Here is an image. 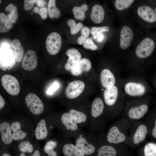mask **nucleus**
<instances>
[{"mask_svg": "<svg viewBox=\"0 0 156 156\" xmlns=\"http://www.w3.org/2000/svg\"><path fill=\"white\" fill-rule=\"evenodd\" d=\"M68 113L74 122L80 127H84L89 124L90 117L82 111L72 108Z\"/></svg>", "mask_w": 156, "mask_h": 156, "instance_id": "9b49d317", "label": "nucleus"}, {"mask_svg": "<svg viewBox=\"0 0 156 156\" xmlns=\"http://www.w3.org/2000/svg\"><path fill=\"white\" fill-rule=\"evenodd\" d=\"M13 27L12 23L9 18L3 13H0V32L9 31Z\"/></svg>", "mask_w": 156, "mask_h": 156, "instance_id": "bb28decb", "label": "nucleus"}, {"mask_svg": "<svg viewBox=\"0 0 156 156\" xmlns=\"http://www.w3.org/2000/svg\"><path fill=\"white\" fill-rule=\"evenodd\" d=\"M83 47L86 49L94 51L96 50L97 47L93 42L92 40L90 38H88L84 42Z\"/></svg>", "mask_w": 156, "mask_h": 156, "instance_id": "58836bf2", "label": "nucleus"}, {"mask_svg": "<svg viewBox=\"0 0 156 156\" xmlns=\"http://www.w3.org/2000/svg\"><path fill=\"white\" fill-rule=\"evenodd\" d=\"M1 80L2 86L9 94L15 96L19 94L20 85L16 77L10 75L5 74L2 76Z\"/></svg>", "mask_w": 156, "mask_h": 156, "instance_id": "39448f33", "label": "nucleus"}, {"mask_svg": "<svg viewBox=\"0 0 156 156\" xmlns=\"http://www.w3.org/2000/svg\"><path fill=\"white\" fill-rule=\"evenodd\" d=\"M12 131L15 132L21 130V124L18 122L16 121L13 122L11 126Z\"/></svg>", "mask_w": 156, "mask_h": 156, "instance_id": "c03bdc74", "label": "nucleus"}, {"mask_svg": "<svg viewBox=\"0 0 156 156\" xmlns=\"http://www.w3.org/2000/svg\"><path fill=\"white\" fill-rule=\"evenodd\" d=\"M62 151L65 156H85L83 151L72 142L66 143L63 146Z\"/></svg>", "mask_w": 156, "mask_h": 156, "instance_id": "412c9836", "label": "nucleus"}, {"mask_svg": "<svg viewBox=\"0 0 156 156\" xmlns=\"http://www.w3.org/2000/svg\"><path fill=\"white\" fill-rule=\"evenodd\" d=\"M155 12H156V8H155Z\"/></svg>", "mask_w": 156, "mask_h": 156, "instance_id": "5fc2aeb1", "label": "nucleus"}, {"mask_svg": "<svg viewBox=\"0 0 156 156\" xmlns=\"http://www.w3.org/2000/svg\"><path fill=\"white\" fill-rule=\"evenodd\" d=\"M90 33V30L88 27L86 26L83 27L81 30V36L77 38V43L79 45H81L83 43L89 35Z\"/></svg>", "mask_w": 156, "mask_h": 156, "instance_id": "c9c22d12", "label": "nucleus"}, {"mask_svg": "<svg viewBox=\"0 0 156 156\" xmlns=\"http://www.w3.org/2000/svg\"><path fill=\"white\" fill-rule=\"evenodd\" d=\"M125 90L128 94L136 96L144 94L146 92V89L145 86L141 83L130 82L126 84Z\"/></svg>", "mask_w": 156, "mask_h": 156, "instance_id": "2eb2a0df", "label": "nucleus"}, {"mask_svg": "<svg viewBox=\"0 0 156 156\" xmlns=\"http://www.w3.org/2000/svg\"><path fill=\"white\" fill-rule=\"evenodd\" d=\"M57 145V142L53 140L47 141L44 147L45 152L48 154V156H57V153L55 151V148Z\"/></svg>", "mask_w": 156, "mask_h": 156, "instance_id": "7c9ffc66", "label": "nucleus"}, {"mask_svg": "<svg viewBox=\"0 0 156 156\" xmlns=\"http://www.w3.org/2000/svg\"><path fill=\"white\" fill-rule=\"evenodd\" d=\"M151 134L152 136L156 139V117L154 119V125L152 129Z\"/></svg>", "mask_w": 156, "mask_h": 156, "instance_id": "a18cd8bd", "label": "nucleus"}, {"mask_svg": "<svg viewBox=\"0 0 156 156\" xmlns=\"http://www.w3.org/2000/svg\"><path fill=\"white\" fill-rule=\"evenodd\" d=\"M100 81L102 86L106 88L114 85L116 82L114 75L107 69H105L101 71Z\"/></svg>", "mask_w": 156, "mask_h": 156, "instance_id": "aec40b11", "label": "nucleus"}, {"mask_svg": "<svg viewBox=\"0 0 156 156\" xmlns=\"http://www.w3.org/2000/svg\"><path fill=\"white\" fill-rule=\"evenodd\" d=\"M118 89L115 85L106 88L103 93L105 103L108 106H112L115 103L118 96Z\"/></svg>", "mask_w": 156, "mask_h": 156, "instance_id": "a211bd4d", "label": "nucleus"}, {"mask_svg": "<svg viewBox=\"0 0 156 156\" xmlns=\"http://www.w3.org/2000/svg\"><path fill=\"white\" fill-rule=\"evenodd\" d=\"M48 135V131L45 120L41 119L38 123L35 131V135L38 140L45 138Z\"/></svg>", "mask_w": 156, "mask_h": 156, "instance_id": "a878e982", "label": "nucleus"}, {"mask_svg": "<svg viewBox=\"0 0 156 156\" xmlns=\"http://www.w3.org/2000/svg\"><path fill=\"white\" fill-rule=\"evenodd\" d=\"M88 8V6L86 4H83L80 7L74 6L72 11L75 18L76 20H83L85 17V12Z\"/></svg>", "mask_w": 156, "mask_h": 156, "instance_id": "c756f323", "label": "nucleus"}, {"mask_svg": "<svg viewBox=\"0 0 156 156\" xmlns=\"http://www.w3.org/2000/svg\"><path fill=\"white\" fill-rule=\"evenodd\" d=\"M38 59L35 51L31 50H28L23 59L22 66L25 70L32 71L36 67Z\"/></svg>", "mask_w": 156, "mask_h": 156, "instance_id": "9d476101", "label": "nucleus"}, {"mask_svg": "<svg viewBox=\"0 0 156 156\" xmlns=\"http://www.w3.org/2000/svg\"><path fill=\"white\" fill-rule=\"evenodd\" d=\"M117 154L116 149L113 146L104 145L98 148L97 156H116Z\"/></svg>", "mask_w": 156, "mask_h": 156, "instance_id": "cd10ccee", "label": "nucleus"}, {"mask_svg": "<svg viewBox=\"0 0 156 156\" xmlns=\"http://www.w3.org/2000/svg\"><path fill=\"white\" fill-rule=\"evenodd\" d=\"M5 104V101L2 97L0 95V109H2Z\"/></svg>", "mask_w": 156, "mask_h": 156, "instance_id": "de8ad7c7", "label": "nucleus"}, {"mask_svg": "<svg viewBox=\"0 0 156 156\" xmlns=\"http://www.w3.org/2000/svg\"><path fill=\"white\" fill-rule=\"evenodd\" d=\"M1 156H11L10 155L7 153H4Z\"/></svg>", "mask_w": 156, "mask_h": 156, "instance_id": "3c124183", "label": "nucleus"}, {"mask_svg": "<svg viewBox=\"0 0 156 156\" xmlns=\"http://www.w3.org/2000/svg\"><path fill=\"white\" fill-rule=\"evenodd\" d=\"M133 38V33L131 28L127 26H124L122 28L120 40V45L123 49H127L130 45Z\"/></svg>", "mask_w": 156, "mask_h": 156, "instance_id": "ddd939ff", "label": "nucleus"}, {"mask_svg": "<svg viewBox=\"0 0 156 156\" xmlns=\"http://www.w3.org/2000/svg\"><path fill=\"white\" fill-rule=\"evenodd\" d=\"M137 13L140 18L147 22L153 23L156 21V12L148 6H139L138 8Z\"/></svg>", "mask_w": 156, "mask_h": 156, "instance_id": "f8f14e48", "label": "nucleus"}, {"mask_svg": "<svg viewBox=\"0 0 156 156\" xmlns=\"http://www.w3.org/2000/svg\"><path fill=\"white\" fill-rule=\"evenodd\" d=\"M103 38V36L102 34H100L99 36L98 40L99 42L101 41Z\"/></svg>", "mask_w": 156, "mask_h": 156, "instance_id": "8fccbe9b", "label": "nucleus"}, {"mask_svg": "<svg viewBox=\"0 0 156 156\" xmlns=\"http://www.w3.org/2000/svg\"><path fill=\"white\" fill-rule=\"evenodd\" d=\"M26 104L30 111L35 115L42 114L44 109L43 104L40 99L36 94L30 93L25 99Z\"/></svg>", "mask_w": 156, "mask_h": 156, "instance_id": "6e6552de", "label": "nucleus"}, {"mask_svg": "<svg viewBox=\"0 0 156 156\" xmlns=\"http://www.w3.org/2000/svg\"><path fill=\"white\" fill-rule=\"evenodd\" d=\"M34 12L39 14L42 19L44 20L47 17V9L45 7L39 8L37 7H35L34 9Z\"/></svg>", "mask_w": 156, "mask_h": 156, "instance_id": "ea45409f", "label": "nucleus"}, {"mask_svg": "<svg viewBox=\"0 0 156 156\" xmlns=\"http://www.w3.org/2000/svg\"><path fill=\"white\" fill-rule=\"evenodd\" d=\"M32 156H40V151L38 150H35Z\"/></svg>", "mask_w": 156, "mask_h": 156, "instance_id": "09e8293b", "label": "nucleus"}, {"mask_svg": "<svg viewBox=\"0 0 156 156\" xmlns=\"http://www.w3.org/2000/svg\"><path fill=\"white\" fill-rule=\"evenodd\" d=\"M5 10L7 11L10 12L8 14V18L12 23H15L18 17V14L17 12V7L11 3L6 7Z\"/></svg>", "mask_w": 156, "mask_h": 156, "instance_id": "2f4dec72", "label": "nucleus"}, {"mask_svg": "<svg viewBox=\"0 0 156 156\" xmlns=\"http://www.w3.org/2000/svg\"><path fill=\"white\" fill-rule=\"evenodd\" d=\"M68 25L70 27V32L72 35L77 34L83 27V25L81 23H77L75 20L70 19L67 22Z\"/></svg>", "mask_w": 156, "mask_h": 156, "instance_id": "473e14b6", "label": "nucleus"}, {"mask_svg": "<svg viewBox=\"0 0 156 156\" xmlns=\"http://www.w3.org/2000/svg\"><path fill=\"white\" fill-rule=\"evenodd\" d=\"M144 156H156V143H147L144 147Z\"/></svg>", "mask_w": 156, "mask_h": 156, "instance_id": "72a5a7b5", "label": "nucleus"}, {"mask_svg": "<svg viewBox=\"0 0 156 156\" xmlns=\"http://www.w3.org/2000/svg\"><path fill=\"white\" fill-rule=\"evenodd\" d=\"M36 0H25L24 1V8L26 11L31 10L34 6Z\"/></svg>", "mask_w": 156, "mask_h": 156, "instance_id": "79ce46f5", "label": "nucleus"}, {"mask_svg": "<svg viewBox=\"0 0 156 156\" xmlns=\"http://www.w3.org/2000/svg\"><path fill=\"white\" fill-rule=\"evenodd\" d=\"M109 30L108 26H105L102 27H94L91 29V33L94 38H96L102 32L107 31Z\"/></svg>", "mask_w": 156, "mask_h": 156, "instance_id": "e433bc0d", "label": "nucleus"}, {"mask_svg": "<svg viewBox=\"0 0 156 156\" xmlns=\"http://www.w3.org/2000/svg\"><path fill=\"white\" fill-rule=\"evenodd\" d=\"M26 133L21 130L14 132L12 134V138L15 140H20L23 139L26 136Z\"/></svg>", "mask_w": 156, "mask_h": 156, "instance_id": "a19ab883", "label": "nucleus"}, {"mask_svg": "<svg viewBox=\"0 0 156 156\" xmlns=\"http://www.w3.org/2000/svg\"><path fill=\"white\" fill-rule=\"evenodd\" d=\"M66 54L68 57L64 68L67 70L70 71L74 66L78 62L81 58V55L78 51L75 48L68 49Z\"/></svg>", "mask_w": 156, "mask_h": 156, "instance_id": "4468645a", "label": "nucleus"}, {"mask_svg": "<svg viewBox=\"0 0 156 156\" xmlns=\"http://www.w3.org/2000/svg\"><path fill=\"white\" fill-rule=\"evenodd\" d=\"M60 85L58 83L54 82L49 88L46 92L49 95H51L59 87Z\"/></svg>", "mask_w": 156, "mask_h": 156, "instance_id": "37998d69", "label": "nucleus"}, {"mask_svg": "<svg viewBox=\"0 0 156 156\" xmlns=\"http://www.w3.org/2000/svg\"><path fill=\"white\" fill-rule=\"evenodd\" d=\"M85 87V83L81 81H72L69 83L65 89V96L69 99H75L82 92Z\"/></svg>", "mask_w": 156, "mask_h": 156, "instance_id": "1a4fd4ad", "label": "nucleus"}, {"mask_svg": "<svg viewBox=\"0 0 156 156\" xmlns=\"http://www.w3.org/2000/svg\"><path fill=\"white\" fill-rule=\"evenodd\" d=\"M60 120L67 137L74 138L82 131L80 127L73 120L68 112L63 113Z\"/></svg>", "mask_w": 156, "mask_h": 156, "instance_id": "20e7f679", "label": "nucleus"}, {"mask_svg": "<svg viewBox=\"0 0 156 156\" xmlns=\"http://www.w3.org/2000/svg\"><path fill=\"white\" fill-rule=\"evenodd\" d=\"M155 47L153 40L149 38H146L137 47L135 51L136 55L140 58L147 57L151 54Z\"/></svg>", "mask_w": 156, "mask_h": 156, "instance_id": "0eeeda50", "label": "nucleus"}, {"mask_svg": "<svg viewBox=\"0 0 156 156\" xmlns=\"http://www.w3.org/2000/svg\"><path fill=\"white\" fill-rule=\"evenodd\" d=\"M74 139L75 145L85 155H92L95 152L97 143L94 134L82 131Z\"/></svg>", "mask_w": 156, "mask_h": 156, "instance_id": "f257e3e1", "label": "nucleus"}, {"mask_svg": "<svg viewBox=\"0 0 156 156\" xmlns=\"http://www.w3.org/2000/svg\"><path fill=\"white\" fill-rule=\"evenodd\" d=\"M35 3L38 6L41 8L44 7L46 4V1L43 0H36Z\"/></svg>", "mask_w": 156, "mask_h": 156, "instance_id": "49530a36", "label": "nucleus"}, {"mask_svg": "<svg viewBox=\"0 0 156 156\" xmlns=\"http://www.w3.org/2000/svg\"><path fill=\"white\" fill-rule=\"evenodd\" d=\"M148 132V129L144 125H139L137 128L133 137L134 144H137L143 141L145 139Z\"/></svg>", "mask_w": 156, "mask_h": 156, "instance_id": "393cba45", "label": "nucleus"}, {"mask_svg": "<svg viewBox=\"0 0 156 156\" xmlns=\"http://www.w3.org/2000/svg\"><path fill=\"white\" fill-rule=\"evenodd\" d=\"M105 16V11L100 5L96 4L92 7L90 17L92 20L96 24H99L103 20Z\"/></svg>", "mask_w": 156, "mask_h": 156, "instance_id": "5701e85b", "label": "nucleus"}, {"mask_svg": "<svg viewBox=\"0 0 156 156\" xmlns=\"http://www.w3.org/2000/svg\"><path fill=\"white\" fill-rule=\"evenodd\" d=\"M125 136L124 134L121 132L116 126L111 127L109 130L106 137L107 142L110 143L117 144L124 142Z\"/></svg>", "mask_w": 156, "mask_h": 156, "instance_id": "dca6fc26", "label": "nucleus"}, {"mask_svg": "<svg viewBox=\"0 0 156 156\" xmlns=\"http://www.w3.org/2000/svg\"><path fill=\"white\" fill-rule=\"evenodd\" d=\"M47 10L49 16L51 18H58L61 15V12L56 6L55 0L49 1Z\"/></svg>", "mask_w": 156, "mask_h": 156, "instance_id": "c85d7f7f", "label": "nucleus"}, {"mask_svg": "<svg viewBox=\"0 0 156 156\" xmlns=\"http://www.w3.org/2000/svg\"><path fill=\"white\" fill-rule=\"evenodd\" d=\"M16 61L21 62L23 59L24 50L20 41L15 39L12 40L10 44Z\"/></svg>", "mask_w": 156, "mask_h": 156, "instance_id": "b1692460", "label": "nucleus"}, {"mask_svg": "<svg viewBox=\"0 0 156 156\" xmlns=\"http://www.w3.org/2000/svg\"><path fill=\"white\" fill-rule=\"evenodd\" d=\"M19 156H26L25 154L24 153V152H22L20 155Z\"/></svg>", "mask_w": 156, "mask_h": 156, "instance_id": "603ef678", "label": "nucleus"}, {"mask_svg": "<svg viewBox=\"0 0 156 156\" xmlns=\"http://www.w3.org/2000/svg\"><path fill=\"white\" fill-rule=\"evenodd\" d=\"M11 127L7 122H3L0 125V132L2 141L5 144H11L13 141Z\"/></svg>", "mask_w": 156, "mask_h": 156, "instance_id": "6ab92c4d", "label": "nucleus"}, {"mask_svg": "<svg viewBox=\"0 0 156 156\" xmlns=\"http://www.w3.org/2000/svg\"><path fill=\"white\" fill-rule=\"evenodd\" d=\"M1 2H2V1L1 0H0V3H1Z\"/></svg>", "mask_w": 156, "mask_h": 156, "instance_id": "864d4df0", "label": "nucleus"}, {"mask_svg": "<svg viewBox=\"0 0 156 156\" xmlns=\"http://www.w3.org/2000/svg\"><path fill=\"white\" fill-rule=\"evenodd\" d=\"M92 64L90 61L88 59H81L70 70L71 74L75 76H78L83 72L89 71L91 69Z\"/></svg>", "mask_w": 156, "mask_h": 156, "instance_id": "f3484780", "label": "nucleus"}, {"mask_svg": "<svg viewBox=\"0 0 156 156\" xmlns=\"http://www.w3.org/2000/svg\"><path fill=\"white\" fill-rule=\"evenodd\" d=\"M148 109V106L146 104H143L133 107L129 110L128 116L130 118L132 119H139L144 116Z\"/></svg>", "mask_w": 156, "mask_h": 156, "instance_id": "4be33fe9", "label": "nucleus"}, {"mask_svg": "<svg viewBox=\"0 0 156 156\" xmlns=\"http://www.w3.org/2000/svg\"><path fill=\"white\" fill-rule=\"evenodd\" d=\"M134 1L133 0H116L114 5L117 9L122 10L129 8Z\"/></svg>", "mask_w": 156, "mask_h": 156, "instance_id": "f704fd0d", "label": "nucleus"}, {"mask_svg": "<svg viewBox=\"0 0 156 156\" xmlns=\"http://www.w3.org/2000/svg\"><path fill=\"white\" fill-rule=\"evenodd\" d=\"M104 108V104L101 99L98 97L94 100L91 107L89 124L90 129L95 130L99 128V118L103 113Z\"/></svg>", "mask_w": 156, "mask_h": 156, "instance_id": "7ed1b4c3", "label": "nucleus"}, {"mask_svg": "<svg viewBox=\"0 0 156 156\" xmlns=\"http://www.w3.org/2000/svg\"><path fill=\"white\" fill-rule=\"evenodd\" d=\"M19 151L22 152L31 153L33 150V147L30 144L29 141H25L21 142L18 146Z\"/></svg>", "mask_w": 156, "mask_h": 156, "instance_id": "4c0bfd02", "label": "nucleus"}, {"mask_svg": "<svg viewBox=\"0 0 156 156\" xmlns=\"http://www.w3.org/2000/svg\"><path fill=\"white\" fill-rule=\"evenodd\" d=\"M7 43L0 46V67L3 70H10L15 65V58L13 49Z\"/></svg>", "mask_w": 156, "mask_h": 156, "instance_id": "f03ea898", "label": "nucleus"}, {"mask_svg": "<svg viewBox=\"0 0 156 156\" xmlns=\"http://www.w3.org/2000/svg\"><path fill=\"white\" fill-rule=\"evenodd\" d=\"M46 47L48 53L52 55L57 54L59 51L62 45L60 35L56 32H53L47 36L45 42Z\"/></svg>", "mask_w": 156, "mask_h": 156, "instance_id": "423d86ee", "label": "nucleus"}]
</instances>
